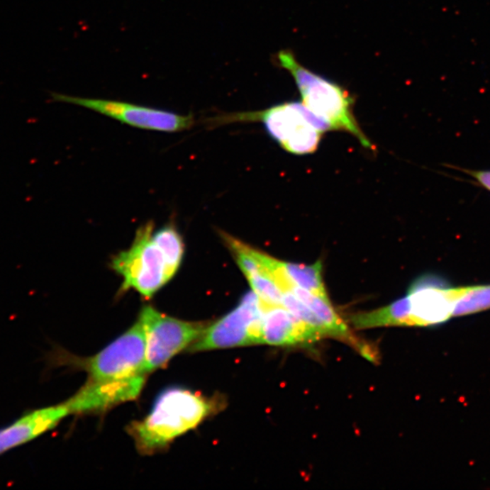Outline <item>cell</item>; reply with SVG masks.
I'll list each match as a JSON object with an SVG mask.
<instances>
[{
  "instance_id": "cell-1",
  "label": "cell",
  "mask_w": 490,
  "mask_h": 490,
  "mask_svg": "<svg viewBox=\"0 0 490 490\" xmlns=\"http://www.w3.org/2000/svg\"><path fill=\"white\" fill-rule=\"evenodd\" d=\"M186 246L174 225L155 232L148 222L138 230L128 250L111 260V268L123 279V291L135 290L150 299L169 282L179 270Z\"/></svg>"
},
{
  "instance_id": "cell-2",
  "label": "cell",
  "mask_w": 490,
  "mask_h": 490,
  "mask_svg": "<svg viewBox=\"0 0 490 490\" xmlns=\"http://www.w3.org/2000/svg\"><path fill=\"white\" fill-rule=\"evenodd\" d=\"M221 401L189 389L169 388L159 394L148 416L130 425L129 433L143 454L163 450L220 410Z\"/></svg>"
},
{
  "instance_id": "cell-3",
  "label": "cell",
  "mask_w": 490,
  "mask_h": 490,
  "mask_svg": "<svg viewBox=\"0 0 490 490\" xmlns=\"http://www.w3.org/2000/svg\"><path fill=\"white\" fill-rule=\"evenodd\" d=\"M246 122L262 123L272 139L295 155L316 152L324 133L330 130L303 103L294 101L279 104L262 111L221 113L204 120L212 128Z\"/></svg>"
},
{
  "instance_id": "cell-4",
  "label": "cell",
  "mask_w": 490,
  "mask_h": 490,
  "mask_svg": "<svg viewBox=\"0 0 490 490\" xmlns=\"http://www.w3.org/2000/svg\"><path fill=\"white\" fill-rule=\"evenodd\" d=\"M278 62L294 77L304 105L330 126L355 135L363 147L373 149L369 138L357 122L352 107L355 99L348 90L332 80L308 69L290 50L278 54Z\"/></svg>"
},
{
  "instance_id": "cell-5",
  "label": "cell",
  "mask_w": 490,
  "mask_h": 490,
  "mask_svg": "<svg viewBox=\"0 0 490 490\" xmlns=\"http://www.w3.org/2000/svg\"><path fill=\"white\" fill-rule=\"evenodd\" d=\"M145 333V373L167 364L178 352L192 345L202 336L206 324L191 323L159 313L145 306L139 317Z\"/></svg>"
},
{
  "instance_id": "cell-6",
  "label": "cell",
  "mask_w": 490,
  "mask_h": 490,
  "mask_svg": "<svg viewBox=\"0 0 490 490\" xmlns=\"http://www.w3.org/2000/svg\"><path fill=\"white\" fill-rule=\"evenodd\" d=\"M261 344H264L261 301L252 291L243 297L235 309L206 326L189 350L197 352Z\"/></svg>"
},
{
  "instance_id": "cell-7",
  "label": "cell",
  "mask_w": 490,
  "mask_h": 490,
  "mask_svg": "<svg viewBox=\"0 0 490 490\" xmlns=\"http://www.w3.org/2000/svg\"><path fill=\"white\" fill-rule=\"evenodd\" d=\"M54 101L71 104L108 116L133 128L151 131L175 133L192 128L193 115L182 116L165 110L112 100L87 99L50 92Z\"/></svg>"
},
{
  "instance_id": "cell-8",
  "label": "cell",
  "mask_w": 490,
  "mask_h": 490,
  "mask_svg": "<svg viewBox=\"0 0 490 490\" xmlns=\"http://www.w3.org/2000/svg\"><path fill=\"white\" fill-rule=\"evenodd\" d=\"M145 333L138 319L128 332L92 358L81 362L90 381H116L136 375H147Z\"/></svg>"
},
{
  "instance_id": "cell-9",
  "label": "cell",
  "mask_w": 490,
  "mask_h": 490,
  "mask_svg": "<svg viewBox=\"0 0 490 490\" xmlns=\"http://www.w3.org/2000/svg\"><path fill=\"white\" fill-rule=\"evenodd\" d=\"M455 288L433 274L423 275L412 282L407 296L413 326L440 325L452 318Z\"/></svg>"
},
{
  "instance_id": "cell-10",
  "label": "cell",
  "mask_w": 490,
  "mask_h": 490,
  "mask_svg": "<svg viewBox=\"0 0 490 490\" xmlns=\"http://www.w3.org/2000/svg\"><path fill=\"white\" fill-rule=\"evenodd\" d=\"M147 375L116 381H87L76 394L65 402L70 414L91 413L134 401L140 395Z\"/></svg>"
},
{
  "instance_id": "cell-11",
  "label": "cell",
  "mask_w": 490,
  "mask_h": 490,
  "mask_svg": "<svg viewBox=\"0 0 490 490\" xmlns=\"http://www.w3.org/2000/svg\"><path fill=\"white\" fill-rule=\"evenodd\" d=\"M261 301L262 340L274 346H310L323 335L314 328L299 320L282 305Z\"/></svg>"
},
{
  "instance_id": "cell-12",
  "label": "cell",
  "mask_w": 490,
  "mask_h": 490,
  "mask_svg": "<svg viewBox=\"0 0 490 490\" xmlns=\"http://www.w3.org/2000/svg\"><path fill=\"white\" fill-rule=\"evenodd\" d=\"M66 403L26 412L9 426L0 428V456L53 430L69 415Z\"/></svg>"
},
{
  "instance_id": "cell-13",
  "label": "cell",
  "mask_w": 490,
  "mask_h": 490,
  "mask_svg": "<svg viewBox=\"0 0 490 490\" xmlns=\"http://www.w3.org/2000/svg\"><path fill=\"white\" fill-rule=\"evenodd\" d=\"M350 321L357 330L379 327H414L410 299L407 295L381 309L353 314Z\"/></svg>"
},
{
  "instance_id": "cell-14",
  "label": "cell",
  "mask_w": 490,
  "mask_h": 490,
  "mask_svg": "<svg viewBox=\"0 0 490 490\" xmlns=\"http://www.w3.org/2000/svg\"><path fill=\"white\" fill-rule=\"evenodd\" d=\"M281 267L294 286L304 288L321 296L329 297L324 286L323 265L321 260L309 265L281 261Z\"/></svg>"
},
{
  "instance_id": "cell-15",
  "label": "cell",
  "mask_w": 490,
  "mask_h": 490,
  "mask_svg": "<svg viewBox=\"0 0 490 490\" xmlns=\"http://www.w3.org/2000/svg\"><path fill=\"white\" fill-rule=\"evenodd\" d=\"M490 310V284L456 287L452 317H464Z\"/></svg>"
},
{
  "instance_id": "cell-16",
  "label": "cell",
  "mask_w": 490,
  "mask_h": 490,
  "mask_svg": "<svg viewBox=\"0 0 490 490\" xmlns=\"http://www.w3.org/2000/svg\"><path fill=\"white\" fill-rule=\"evenodd\" d=\"M479 182L482 186L490 191V171H467Z\"/></svg>"
}]
</instances>
